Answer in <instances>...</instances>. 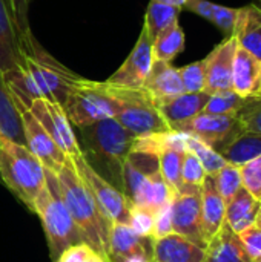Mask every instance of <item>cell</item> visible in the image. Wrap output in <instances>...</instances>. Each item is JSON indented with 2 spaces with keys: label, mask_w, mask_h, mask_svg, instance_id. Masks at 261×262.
Instances as JSON below:
<instances>
[{
  "label": "cell",
  "mask_w": 261,
  "mask_h": 262,
  "mask_svg": "<svg viewBox=\"0 0 261 262\" xmlns=\"http://www.w3.org/2000/svg\"><path fill=\"white\" fill-rule=\"evenodd\" d=\"M185 49V32L178 21L162 31L152 40V57L154 61L171 63Z\"/></svg>",
  "instance_id": "cell-28"
},
{
  "label": "cell",
  "mask_w": 261,
  "mask_h": 262,
  "mask_svg": "<svg viewBox=\"0 0 261 262\" xmlns=\"http://www.w3.org/2000/svg\"><path fill=\"white\" fill-rule=\"evenodd\" d=\"M238 43L234 35L226 37L217 45L206 60V89L208 94H217L232 89V66Z\"/></svg>",
  "instance_id": "cell-15"
},
{
  "label": "cell",
  "mask_w": 261,
  "mask_h": 262,
  "mask_svg": "<svg viewBox=\"0 0 261 262\" xmlns=\"http://www.w3.org/2000/svg\"><path fill=\"white\" fill-rule=\"evenodd\" d=\"M151 259L152 262H203L205 249L178 233H169L152 239Z\"/></svg>",
  "instance_id": "cell-17"
},
{
  "label": "cell",
  "mask_w": 261,
  "mask_h": 262,
  "mask_svg": "<svg viewBox=\"0 0 261 262\" xmlns=\"http://www.w3.org/2000/svg\"><path fill=\"white\" fill-rule=\"evenodd\" d=\"M180 12H182V9L177 6H171V5H165L160 2L151 0L146 8L143 26L148 29L151 38L154 40L162 31L169 28L172 23L178 21Z\"/></svg>",
  "instance_id": "cell-29"
},
{
  "label": "cell",
  "mask_w": 261,
  "mask_h": 262,
  "mask_svg": "<svg viewBox=\"0 0 261 262\" xmlns=\"http://www.w3.org/2000/svg\"><path fill=\"white\" fill-rule=\"evenodd\" d=\"M185 92H205L206 89V60H198L178 68Z\"/></svg>",
  "instance_id": "cell-33"
},
{
  "label": "cell",
  "mask_w": 261,
  "mask_h": 262,
  "mask_svg": "<svg viewBox=\"0 0 261 262\" xmlns=\"http://www.w3.org/2000/svg\"><path fill=\"white\" fill-rule=\"evenodd\" d=\"M208 173L205 167L202 166L200 160L186 149L183 155V163H182V184L183 186H192V187H202L205 183Z\"/></svg>",
  "instance_id": "cell-34"
},
{
  "label": "cell",
  "mask_w": 261,
  "mask_h": 262,
  "mask_svg": "<svg viewBox=\"0 0 261 262\" xmlns=\"http://www.w3.org/2000/svg\"><path fill=\"white\" fill-rule=\"evenodd\" d=\"M75 170L91 190L95 203L98 204L102 213L111 221L118 224H128L129 215L132 209V201L115 186H112L109 181H106L103 177H100L85 160L83 155H77L71 158Z\"/></svg>",
  "instance_id": "cell-8"
},
{
  "label": "cell",
  "mask_w": 261,
  "mask_h": 262,
  "mask_svg": "<svg viewBox=\"0 0 261 262\" xmlns=\"http://www.w3.org/2000/svg\"><path fill=\"white\" fill-rule=\"evenodd\" d=\"M28 109L68 158L82 155L78 138L75 137L72 124L60 103L49 100H34Z\"/></svg>",
  "instance_id": "cell-10"
},
{
  "label": "cell",
  "mask_w": 261,
  "mask_h": 262,
  "mask_svg": "<svg viewBox=\"0 0 261 262\" xmlns=\"http://www.w3.org/2000/svg\"><path fill=\"white\" fill-rule=\"evenodd\" d=\"M174 192L169 189L166 181L163 180L160 170L146 177L143 183L137 187L134 195L131 196V201L134 206L143 207L154 215L168 203H171Z\"/></svg>",
  "instance_id": "cell-24"
},
{
  "label": "cell",
  "mask_w": 261,
  "mask_h": 262,
  "mask_svg": "<svg viewBox=\"0 0 261 262\" xmlns=\"http://www.w3.org/2000/svg\"><path fill=\"white\" fill-rule=\"evenodd\" d=\"M152 63H154L152 38L148 29L143 26L132 51L129 52L126 60L122 63V66L106 81L120 88L140 89L145 86V81L152 68Z\"/></svg>",
  "instance_id": "cell-13"
},
{
  "label": "cell",
  "mask_w": 261,
  "mask_h": 262,
  "mask_svg": "<svg viewBox=\"0 0 261 262\" xmlns=\"http://www.w3.org/2000/svg\"><path fill=\"white\" fill-rule=\"evenodd\" d=\"M2 77L17 109H28L34 100L63 106L71 89L83 78L51 55L31 29L20 34V66Z\"/></svg>",
  "instance_id": "cell-1"
},
{
  "label": "cell",
  "mask_w": 261,
  "mask_h": 262,
  "mask_svg": "<svg viewBox=\"0 0 261 262\" xmlns=\"http://www.w3.org/2000/svg\"><path fill=\"white\" fill-rule=\"evenodd\" d=\"M151 243L152 239L138 236L128 224L112 223L108 241V259L109 262H152Z\"/></svg>",
  "instance_id": "cell-14"
},
{
  "label": "cell",
  "mask_w": 261,
  "mask_h": 262,
  "mask_svg": "<svg viewBox=\"0 0 261 262\" xmlns=\"http://www.w3.org/2000/svg\"><path fill=\"white\" fill-rule=\"evenodd\" d=\"M108 88L111 94L122 103V107L114 118L134 137L142 138L172 130L160 114L154 98L145 88L131 89L111 83H108Z\"/></svg>",
  "instance_id": "cell-6"
},
{
  "label": "cell",
  "mask_w": 261,
  "mask_h": 262,
  "mask_svg": "<svg viewBox=\"0 0 261 262\" xmlns=\"http://www.w3.org/2000/svg\"><path fill=\"white\" fill-rule=\"evenodd\" d=\"M237 15H238V9L214 3L209 21L212 25H215L226 37H231L234 34V29H235Z\"/></svg>",
  "instance_id": "cell-37"
},
{
  "label": "cell",
  "mask_w": 261,
  "mask_h": 262,
  "mask_svg": "<svg viewBox=\"0 0 261 262\" xmlns=\"http://www.w3.org/2000/svg\"><path fill=\"white\" fill-rule=\"evenodd\" d=\"M243 49L261 60V5L251 3L238 8L237 23L232 34Z\"/></svg>",
  "instance_id": "cell-22"
},
{
  "label": "cell",
  "mask_w": 261,
  "mask_h": 262,
  "mask_svg": "<svg viewBox=\"0 0 261 262\" xmlns=\"http://www.w3.org/2000/svg\"><path fill=\"white\" fill-rule=\"evenodd\" d=\"M260 3H261V0H260Z\"/></svg>",
  "instance_id": "cell-48"
},
{
  "label": "cell",
  "mask_w": 261,
  "mask_h": 262,
  "mask_svg": "<svg viewBox=\"0 0 261 262\" xmlns=\"http://www.w3.org/2000/svg\"><path fill=\"white\" fill-rule=\"evenodd\" d=\"M248 103H249V100L240 97L232 89L223 91V92L211 94L203 112L215 114V115H234V117H237L246 107Z\"/></svg>",
  "instance_id": "cell-30"
},
{
  "label": "cell",
  "mask_w": 261,
  "mask_h": 262,
  "mask_svg": "<svg viewBox=\"0 0 261 262\" xmlns=\"http://www.w3.org/2000/svg\"><path fill=\"white\" fill-rule=\"evenodd\" d=\"M172 130L194 137V138L203 141L205 144L211 146L217 152H220L226 144H229L245 129H243L238 117L202 112V114L195 115L194 118L175 126Z\"/></svg>",
  "instance_id": "cell-9"
},
{
  "label": "cell",
  "mask_w": 261,
  "mask_h": 262,
  "mask_svg": "<svg viewBox=\"0 0 261 262\" xmlns=\"http://www.w3.org/2000/svg\"><path fill=\"white\" fill-rule=\"evenodd\" d=\"M249 259L252 262L261 259V227L254 224L248 229H245L243 232L237 233Z\"/></svg>",
  "instance_id": "cell-40"
},
{
  "label": "cell",
  "mask_w": 261,
  "mask_h": 262,
  "mask_svg": "<svg viewBox=\"0 0 261 262\" xmlns=\"http://www.w3.org/2000/svg\"><path fill=\"white\" fill-rule=\"evenodd\" d=\"M54 175L58 193L72 220L82 230L86 243L108 258V241L112 223L102 213L91 190L75 170L71 158H68L65 166Z\"/></svg>",
  "instance_id": "cell-3"
},
{
  "label": "cell",
  "mask_w": 261,
  "mask_h": 262,
  "mask_svg": "<svg viewBox=\"0 0 261 262\" xmlns=\"http://www.w3.org/2000/svg\"><path fill=\"white\" fill-rule=\"evenodd\" d=\"M214 178V184L218 190V193L222 195L223 201L228 204L237 193L238 190L243 187V181H242V173H240V167L232 166V164H226L225 167H222L215 175H211Z\"/></svg>",
  "instance_id": "cell-32"
},
{
  "label": "cell",
  "mask_w": 261,
  "mask_h": 262,
  "mask_svg": "<svg viewBox=\"0 0 261 262\" xmlns=\"http://www.w3.org/2000/svg\"><path fill=\"white\" fill-rule=\"evenodd\" d=\"M255 262H261V259H258V261H255Z\"/></svg>",
  "instance_id": "cell-46"
},
{
  "label": "cell",
  "mask_w": 261,
  "mask_h": 262,
  "mask_svg": "<svg viewBox=\"0 0 261 262\" xmlns=\"http://www.w3.org/2000/svg\"><path fill=\"white\" fill-rule=\"evenodd\" d=\"M203 262H252L238 235L223 223L220 232L208 243Z\"/></svg>",
  "instance_id": "cell-23"
},
{
  "label": "cell",
  "mask_w": 261,
  "mask_h": 262,
  "mask_svg": "<svg viewBox=\"0 0 261 262\" xmlns=\"http://www.w3.org/2000/svg\"><path fill=\"white\" fill-rule=\"evenodd\" d=\"M122 103L111 94L106 81L82 78L68 94L63 109L72 126L85 127L97 121L114 118Z\"/></svg>",
  "instance_id": "cell-7"
},
{
  "label": "cell",
  "mask_w": 261,
  "mask_h": 262,
  "mask_svg": "<svg viewBox=\"0 0 261 262\" xmlns=\"http://www.w3.org/2000/svg\"><path fill=\"white\" fill-rule=\"evenodd\" d=\"M257 226L261 227V201H260V210H258V218H257Z\"/></svg>",
  "instance_id": "cell-45"
},
{
  "label": "cell",
  "mask_w": 261,
  "mask_h": 262,
  "mask_svg": "<svg viewBox=\"0 0 261 262\" xmlns=\"http://www.w3.org/2000/svg\"><path fill=\"white\" fill-rule=\"evenodd\" d=\"M0 181L31 210L46 186V169L26 146L0 137Z\"/></svg>",
  "instance_id": "cell-4"
},
{
  "label": "cell",
  "mask_w": 261,
  "mask_h": 262,
  "mask_svg": "<svg viewBox=\"0 0 261 262\" xmlns=\"http://www.w3.org/2000/svg\"><path fill=\"white\" fill-rule=\"evenodd\" d=\"M155 103L183 94V84L178 68H174L168 61H154L143 86Z\"/></svg>",
  "instance_id": "cell-21"
},
{
  "label": "cell",
  "mask_w": 261,
  "mask_h": 262,
  "mask_svg": "<svg viewBox=\"0 0 261 262\" xmlns=\"http://www.w3.org/2000/svg\"><path fill=\"white\" fill-rule=\"evenodd\" d=\"M57 262H109V259L92 249L89 244L83 243L65 250Z\"/></svg>",
  "instance_id": "cell-38"
},
{
  "label": "cell",
  "mask_w": 261,
  "mask_h": 262,
  "mask_svg": "<svg viewBox=\"0 0 261 262\" xmlns=\"http://www.w3.org/2000/svg\"><path fill=\"white\" fill-rule=\"evenodd\" d=\"M78 144L88 164L125 193L123 169L137 137L126 130L115 118L78 127Z\"/></svg>",
  "instance_id": "cell-2"
},
{
  "label": "cell",
  "mask_w": 261,
  "mask_h": 262,
  "mask_svg": "<svg viewBox=\"0 0 261 262\" xmlns=\"http://www.w3.org/2000/svg\"><path fill=\"white\" fill-rule=\"evenodd\" d=\"M200 189L192 186H180L172 195L171 213H172V230L200 247L206 249L202 232V215H200Z\"/></svg>",
  "instance_id": "cell-11"
},
{
  "label": "cell",
  "mask_w": 261,
  "mask_h": 262,
  "mask_svg": "<svg viewBox=\"0 0 261 262\" xmlns=\"http://www.w3.org/2000/svg\"><path fill=\"white\" fill-rule=\"evenodd\" d=\"M54 262H57V261H54Z\"/></svg>",
  "instance_id": "cell-47"
},
{
  "label": "cell",
  "mask_w": 261,
  "mask_h": 262,
  "mask_svg": "<svg viewBox=\"0 0 261 262\" xmlns=\"http://www.w3.org/2000/svg\"><path fill=\"white\" fill-rule=\"evenodd\" d=\"M172 201V200H171ZM169 233H174L172 230V213H171V203L163 206L157 213L154 220V232H152V239L163 238Z\"/></svg>",
  "instance_id": "cell-41"
},
{
  "label": "cell",
  "mask_w": 261,
  "mask_h": 262,
  "mask_svg": "<svg viewBox=\"0 0 261 262\" xmlns=\"http://www.w3.org/2000/svg\"><path fill=\"white\" fill-rule=\"evenodd\" d=\"M260 210V201H257L246 189H240L238 193L226 204L225 223L232 232L240 233L245 229L257 224Z\"/></svg>",
  "instance_id": "cell-25"
},
{
  "label": "cell",
  "mask_w": 261,
  "mask_h": 262,
  "mask_svg": "<svg viewBox=\"0 0 261 262\" xmlns=\"http://www.w3.org/2000/svg\"><path fill=\"white\" fill-rule=\"evenodd\" d=\"M32 0H8L15 26L20 34L31 29L29 28V5Z\"/></svg>",
  "instance_id": "cell-42"
},
{
  "label": "cell",
  "mask_w": 261,
  "mask_h": 262,
  "mask_svg": "<svg viewBox=\"0 0 261 262\" xmlns=\"http://www.w3.org/2000/svg\"><path fill=\"white\" fill-rule=\"evenodd\" d=\"M243 129L261 135V98H252L237 115Z\"/></svg>",
  "instance_id": "cell-39"
},
{
  "label": "cell",
  "mask_w": 261,
  "mask_h": 262,
  "mask_svg": "<svg viewBox=\"0 0 261 262\" xmlns=\"http://www.w3.org/2000/svg\"><path fill=\"white\" fill-rule=\"evenodd\" d=\"M155 2H160V3H165V5H171V6H177L180 9H183V5L186 0H155Z\"/></svg>",
  "instance_id": "cell-44"
},
{
  "label": "cell",
  "mask_w": 261,
  "mask_h": 262,
  "mask_svg": "<svg viewBox=\"0 0 261 262\" xmlns=\"http://www.w3.org/2000/svg\"><path fill=\"white\" fill-rule=\"evenodd\" d=\"M0 137L17 144L26 146L20 112L5 86L2 72H0Z\"/></svg>",
  "instance_id": "cell-26"
},
{
  "label": "cell",
  "mask_w": 261,
  "mask_h": 262,
  "mask_svg": "<svg viewBox=\"0 0 261 262\" xmlns=\"http://www.w3.org/2000/svg\"><path fill=\"white\" fill-rule=\"evenodd\" d=\"M226 203L218 193L214 178L206 177L200 189V215H202V232L203 239L208 244L222 229L225 223Z\"/></svg>",
  "instance_id": "cell-18"
},
{
  "label": "cell",
  "mask_w": 261,
  "mask_h": 262,
  "mask_svg": "<svg viewBox=\"0 0 261 262\" xmlns=\"http://www.w3.org/2000/svg\"><path fill=\"white\" fill-rule=\"evenodd\" d=\"M212 2L209 0H186L183 5V9L194 12L203 18H206L208 21L211 20V14H212Z\"/></svg>",
  "instance_id": "cell-43"
},
{
  "label": "cell",
  "mask_w": 261,
  "mask_h": 262,
  "mask_svg": "<svg viewBox=\"0 0 261 262\" xmlns=\"http://www.w3.org/2000/svg\"><path fill=\"white\" fill-rule=\"evenodd\" d=\"M232 91L240 97L251 100L261 98V61L258 57L237 48L232 66Z\"/></svg>",
  "instance_id": "cell-16"
},
{
  "label": "cell",
  "mask_w": 261,
  "mask_h": 262,
  "mask_svg": "<svg viewBox=\"0 0 261 262\" xmlns=\"http://www.w3.org/2000/svg\"><path fill=\"white\" fill-rule=\"evenodd\" d=\"M20 66V32L8 0H0V72L8 74Z\"/></svg>",
  "instance_id": "cell-20"
},
{
  "label": "cell",
  "mask_w": 261,
  "mask_h": 262,
  "mask_svg": "<svg viewBox=\"0 0 261 262\" xmlns=\"http://www.w3.org/2000/svg\"><path fill=\"white\" fill-rule=\"evenodd\" d=\"M23 135L26 141V147L31 150L34 157L43 164V167L52 173H57L65 163L68 161L66 154L57 146L52 137L43 129V126L37 121V118L26 107H18Z\"/></svg>",
  "instance_id": "cell-12"
},
{
  "label": "cell",
  "mask_w": 261,
  "mask_h": 262,
  "mask_svg": "<svg viewBox=\"0 0 261 262\" xmlns=\"http://www.w3.org/2000/svg\"><path fill=\"white\" fill-rule=\"evenodd\" d=\"M209 97L211 94L208 92H183L155 104L166 123L174 129L175 126L202 114Z\"/></svg>",
  "instance_id": "cell-19"
},
{
  "label": "cell",
  "mask_w": 261,
  "mask_h": 262,
  "mask_svg": "<svg viewBox=\"0 0 261 262\" xmlns=\"http://www.w3.org/2000/svg\"><path fill=\"white\" fill-rule=\"evenodd\" d=\"M260 61H261V60H260Z\"/></svg>",
  "instance_id": "cell-49"
},
{
  "label": "cell",
  "mask_w": 261,
  "mask_h": 262,
  "mask_svg": "<svg viewBox=\"0 0 261 262\" xmlns=\"http://www.w3.org/2000/svg\"><path fill=\"white\" fill-rule=\"evenodd\" d=\"M34 212L42 220L52 261H57L69 247L86 243L58 193L55 175L49 170H46V186L34 203Z\"/></svg>",
  "instance_id": "cell-5"
},
{
  "label": "cell",
  "mask_w": 261,
  "mask_h": 262,
  "mask_svg": "<svg viewBox=\"0 0 261 262\" xmlns=\"http://www.w3.org/2000/svg\"><path fill=\"white\" fill-rule=\"evenodd\" d=\"M185 143H186V149L191 150L200 160V163L205 167L208 175H215L222 167H225L228 164L225 161V158L215 149L205 144L203 141H200L194 137L185 135Z\"/></svg>",
  "instance_id": "cell-31"
},
{
  "label": "cell",
  "mask_w": 261,
  "mask_h": 262,
  "mask_svg": "<svg viewBox=\"0 0 261 262\" xmlns=\"http://www.w3.org/2000/svg\"><path fill=\"white\" fill-rule=\"evenodd\" d=\"M154 220L155 215L143 207L132 206L131 215H129V223L128 226L142 238L152 239V232H154Z\"/></svg>",
  "instance_id": "cell-36"
},
{
  "label": "cell",
  "mask_w": 261,
  "mask_h": 262,
  "mask_svg": "<svg viewBox=\"0 0 261 262\" xmlns=\"http://www.w3.org/2000/svg\"><path fill=\"white\" fill-rule=\"evenodd\" d=\"M218 154L225 158L226 163L240 167L261 155V135L255 132L243 130Z\"/></svg>",
  "instance_id": "cell-27"
},
{
  "label": "cell",
  "mask_w": 261,
  "mask_h": 262,
  "mask_svg": "<svg viewBox=\"0 0 261 262\" xmlns=\"http://www.w3.org/2000/svg\"><path fill=\"white\" fill-rule=\"evenodd\" d=\"M243 189H246L257 201H261V155L240 166Z\"/></svg>",
  "instance_id": "cell-35"
}]
</instances>
